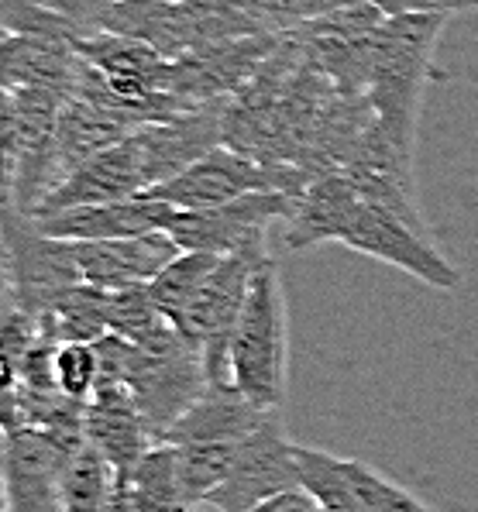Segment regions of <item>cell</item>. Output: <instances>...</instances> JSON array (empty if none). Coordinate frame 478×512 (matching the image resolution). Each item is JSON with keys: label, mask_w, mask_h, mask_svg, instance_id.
Instances as JSON below:
<instances>
[{"label": "cell", "mask_w": 478, "mask_h": 512, "mask_svg": "<svg viewBox=\"0 0 478 512\" xmlns=\"http://www.w3.org/2000/svg\"><path fill=\"white\" fill-rule=\"evenodd\" d=\"M444 25L448 11H406L389 14L375 35L365 97L386 138L406 155L417 148L420 97L434 73V49Z\"/></svg>", "instance_id": "obj_1"}, {"label": "cell", "mask_w": 478, "mask_h": 512, "mask_svg": "<svg viewBox=\"0 0 478 512\" xmlns=\"http://www.w3.org/2000/svg\"><path fill=\"white\" fill-rule=\"evenodd\" d=\"M100 31L152 45L162 59H183L231 38L272 31L241 0H114Z\"/></svg>", "instance_id": "obj_2"}, {"label": "cell", "mask_w": 478, "mask_h": 512, "mask_svg": "<svg viewBox=\"0 0 478 512\" xmlns=\"http://www.w3.org/2000/svg\"><path fill=\"white\" fill-rule=\"evenodd\" d=\"M231 382L262 409H282L289 389V306L276 258L258 265L231 344Z\"/></svg>", "instance_id": "obj_3"}, {"label": "cell", "mask_w": 478, "mask_h": 512, "mask_svg": "<svg viewBox=\"0 0 478 512\" xmlns=\"http://www.w3.org/2000/svg\"><path fill=\"white\" fill-rule=\"evenodd\" d=\"M310 183L313 176L300 162H262L231 145H221L186 172H179L176 179L152 189V196L172 203L176 210H210L262 189L303 196Z\"/></svg>", "instance_id": "obj_4"}, {"label": "cell", "mask_w": 478, "mask_h": 512, "mask_svg": "<svg viewBox=\"0 0 478 512\" xmlns=\"http://www.w3.org/2000/svg\"><path fill=\"white\" fill-rule=\"evenodd\" d=\"M7 248V303L31 317H45L83 282L76 244L49 238L18 207L4 210Z\"/></svg>", "instance_id": "obj_5"}, {"label": "cell", "mask_w": 478, "mask_h": 512, "mask_svg": "<svg viewBox=\"0 0 478 512\" xmlns=\"http://www.w3.org/2000/svg\"><path fill=\"white\" fill-rule=\"evenodd\" d=\"M296 196L289 193H248L224 207L176 210L169 234L183 251H210V255H252L272 258V231L293 217Z\"/></svg>", "instance_id": "obj_6"}, {"label": "cell", "mask_w": 478, "mask_h": 512, "mask_svg": "<svg viewBox=\"0 0 478 512\" xmlns=\"http://www.w3.org/2000/svg\"><path fill=\"white\" fill-rule=\"evenodd\" d=\"M338 244L358 251V255L375 258V262L393 265V269L413 275L423 286L441 289V293H451V289L461 286L458 265L434 248L430 231L410 224L393 210L379 207V203H368L362 193H358L355 207L348 210Z\"/></svg>", "instance_id": "obj_7"}, {"label": "cell", "mask_w": 478, "mask_h": 512, "mask_svg": "<svg viewBox=\"0 0 478 512\" xmlns=\"http://www.w3.org/2000/svg\"><path fill=\"white\" fill-rule=\"evenodd\" d=\"M83 444L31 423H7L4 512H62V482Z\"/></svg>", "instance_id": "obj_8"}, {"label": "cell", "mask_w": 478, "mask_h": 512, "mask_svg": "<svg viewBox=\"0 0 478 512\" xmlns=\"http://www.w3.org/2000/svg\"><path fill=\"white\" fill-rule=\"evenodd\" d=\"M386 18L389 14L379 7L355 4L324 14V18H313L293 31L300 38L303 59L310 69H317L344 97H365L375 35Z\"/></svg>", "instance_id": "obj_9"}, {"label": "cell", "mask_w": 478, "mask_h": 512, "mask_svg": "<svg viewBox=\"0 0 478 512\" xmlns=\"http://www.w3.org/2000/svg\"><path fill=\"white\" fill-rule=\"evenodd\" d=\"M300 444H293L282 423V409H272L252 437L241 444L231 475L207 499L217 512H252L265 499L300 488Z\"/></svg>", "instance_id": "obj_10"}, {"label": "cell", "mask_w": 478, "mask_h": 512, "mask_svg": "<svg viewBox=\"0 0 478 512\" xmlns=\"http://www.w3.org/2000/svg\"><path fill=\"white\" fill-rule=\"evenodd\" d=\"M282 31H258V35L231 38V42L210 45L183 59H172L169 90L186 107H203L214 100H231L258 76V69L276 52Z\"/></svg>", "instance_id": "obj_11"}, {"label": "cell", "mask_w": 478, "mask_h": 512, "mask_svg": "<svg viewBox=\"0 0 478 512\" xmlns=\"http://www.w3.org/2000/svg\"><path fill=\"white\" fill-rule=\"evenodd\" d=\"M176 207L159 196H131V200L114 203H86V207L56 210V214L31 217L35 227L49 238L59 241H121L141 238L152 231H169Z\"/></svg>", "instance_id": "obj_12"}, {"label": "cell", "mask_w": 478, "mask_h": 512, "mask_svg": "<svg viewBox=\"0 0 478 512\" xmlns=\"http://www.w3.org/2000/svg\"><path fill=\"white\" fill-rule=\"evenodd\" d=\"M145 193H152V179H148L135 131H131V135L117 141L114 148H107L97 159L86 162L83 169H76L73 176L42 203V210H38L35 217L56 214V210H69V207H86V203L131 200V196H145Z\"/></svg>", "instance_id": "obj_13"}, {"label": "cell", "mask_w": 478, "mask_h": 512, "mask_svg": "<svg viewBox=\"0 0 478 512\" xmlns=\"http://www.w3.org/2000/svg\"><path fill=\"white\" fill-rule=\"evenodd\" d=\"M179 251L183 248L169 231H152L141 234V238L121 241H80L76 244V262H80L83 282H90V286L128 289L148 286Z\"/></svg>", "instance_id": "obj_14"}, {"label": "cell", "mask_w": 478, "mask_h": 512, "mask_svg": "<svg viewBox=\"0 0 478 512\" xmlns=\"http://www.w3.org/2000/svg\"><path fill=\"white\" fill-rule=\"evenodd\" d=\"M86 444L97 447L114 471H128L159 444L128 385H97L86 403Z\"/></svg>", "instance_id": "obj_15"}, {"label": "cell", "mask_w": 478, "mask_h": 512, "mask_svg": "<svg viewBox=\"0 0 478 512\" xmlns=\"http://www.w3.org/2000/svg\"><path fill=\"white\" fill-rule=\"evenodd\" d=\"M0 55H4V90H52L62 97H76L83 55L73 42L4 31Z\"/></svg>", "instance_id": "obj_16"}, {"label": "cell", "mask_w": 478, "mask_h": 512, "mask_svg": "<svg viewBox=\"0 0 478 512\" xmlns=\"http://www.w3.org/2000/svg\"><path fill=\"white\" fill-rule=\"evenodd\" d=\"M269 413L272 409L255 406L234 385H210L162 440L166 444H245Z\"/></svg>", "instance_id": "obj_17"}, {"label": "cell", "mask_w": 478, "mask_h": 512, "mask_svg": "<svg viewBox=\"0 0 478 512\" xmlns=\"http://www.w3.org/2000/svg\"><path fill=\"white\" fill-rule=\"evenodd\" d=\"M131 128H124L117 117L83 97H69L56 121V135H52V155H56L59 169V186L73 176L76 169H83L90 159H97L100 152L114 148L121 138H128Z\"/></svg>", "instance_id": "obj_18"}, {"label": "cell", "mask_w": 478, "mask_h": 512, "mask_svg": "<svg viewBox=\"0 0 478 512\" xmlns=\"http://www.w3.org/2000/svg\"><path fill=\"white\" fill-rule=\"evenodd\" d=\"M117 485L148 512H197L186 502L183 482H179L176 447L159 440L135 468L117 471Z\"/></svg>", "instance_id": "obj_19"}, {"label": "cell", "mask_w": 478, "mask_h": 512, "mask_svg": "<svg viewBox=\"0 0 478 512\" xmlns=\"http://www.w3.org/2000/svg\"><path fill=\"white\" fill-rule=\"evenodd\" d=\"M217 262H221V255H210V251H179L166 269L148 282V293H152V299L159 303V310L166 313L172 327L190 310L193 296L203 286V279L214 272Z\"/></svg>", "instance_id": "obj_20"}, {"label": "cell", "mask_w": 478, "mask_h": 512, "mask_svg": "<svg viewBox=\"0 0 478 512\" xmlns=\"http://www.w3.org/2000/svg\"><path fill=\"white\" fill-rule=\"evenodd\" d=\"M117 471L97 447L83 444L62 482V512H111Z\"/></svg>", "instance_id": "obj_21"}, {"label": "cell", "mask_w": 478, "mask_h": 512, "mask_svg": "<svg viewBox=\"0 0 478 512\" xmlns=\"http://www.w3.org/2000/svg\"><path fill=\"white\" fill-rule=\"evenodd\" d=\"M344 471H348L351 485H355L358 509L362 512H434L420 495L406 492L403 485H396L393 478L375 471L368 461L344 458Z\"/></svg>", "instance_id": "obj_22"}, {"label": "cell", "mask_w": 478, "mask_h": 512, "mask_svg": "<svg viewBox=\"0 0 478 512\" xmlns=\"http://www.w3.org/2000/svg\"><path fill=\"white\" fill-rule=\"evenodd\" d=\"M7 35H42V38H59V42L80 45L86 35H93L90 28H83L80 21L66 18L59 11L35 4V0H4V18H0Z\"/></svg>", "instance_id": "obj_23"}, {"label": "cell", "mask_w": 478, "mask_h": 512, "mask_svg": "<svg viewBox=\"0 0 478 512\" xmlns=\"http://www.w3.org/2000/svg\"><path fill=\"white\" fill-rule=\"evenodd\" d=\"M56 385L76 403H90L100 385V354L93 341H62L56 348Z\"/></svg>", "instance_id": "obj_24"}, {"label": "cell", "mask_w": 478, "mask_h": 512, "mask_svg": "<svg viewBox=\"0 0 478 512\" xmlns=\"http://www.w3.org/2000/svg\"><path fill=\"white\" fill-rule=\"evenodd\" d=\"M35 4L66 14V18L80 21V25L90 31H100V18H104V11L114 4V0H35Z\"/></svg>", "instance_id": "obj_25"}, {"label": "cell", "mask_w": 478, "mask_h": 512, "mask_svg": "<svg viewBox=\"0 0 478 512\" xmlns=\"http://www.w3.org/2000/svg\"><path fill=\"white\" fill-rule=\"evenodd\" d=\"M252 512H324V506L300 485V488H289V492L272 495V499H265L262 506Z\"/></svg>", "instance_id": "obj_26"}, {"label": "cell", "mask_w": 478, "mask_h": 512, "mask_svg": "<svg viewBox=\"0 0 478 512\" xmlns=\"http://www.w3.org/2000/svg\"><path fill=\"white\" fill-rule=\"evenodd\" d=\"M417 11H465V7H478V0H413Z\"/></svg>", "instance_id": "obj_27"}, {"label": "cell", "mask_w": 478, "mask_h": 512, "mask_svg": "<svg viewBox=\"0 0 478 512\" xmlns=\"http://www.w3.org/2000/svg\"><path fill=\"white\" fill-rule=\"evenodd\" d=\"M111 512H148L145 506H138L135 499H131L128 492H124L121 485L114 488V502H111Z\"/></svg>", "instance_id": "obj_28"}]
</instances>
